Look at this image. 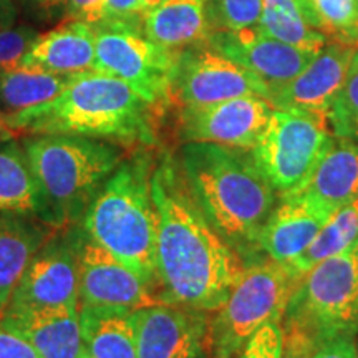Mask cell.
Here are the masks:
<instances>
[{
  "instance_id": "13",
  "label": "cell",
  "mask_w": 358,
  "mask_h": 358,
  "mask_svg": "<svg viewBox=\"0 0 358 358\" xmlns=\"http://www.w3.org/2000/svg\"><path fill=\"white\" fill-rule=\"evenodd\" d=\"M274 106L262 96H237L201 108H182L178 116V136L185 143L252 150L266 129Z\"/></svg>"
},
{
  "instance_id": "43",
  "label": "cell",
  "mask_w": 358,
  "mask_h": 358,
  "mask_svg": "<svg viewBox=\"0 0 358 358\" xmlns=\"http://www.w3.org/2000/svg\"><path fill=\"white\" fill-rule=\"evenodd\" d=\"M83 358H93V357H90V355H88V357H83Z\"/></svg>"
},
{
  "instance_id": "34",
  "label": "cell",
  "mask_w": 358,
  "mask_h": 358,
  "mask_svg": "<svg viewBox=\"0 0 358 358\" xmlns=\"http://www.w3.org/2000/svg\"><path fill=\"white\" fill-rule=\"evenodd\" d=\"M66 20H80L98 25L106 20V0H69L65 8Z\"/></svg>"
},
{
  "instance_id": "30",
  "label": "cell",
  "mask_w": 358,
  "mask_h": 358,
  "mask_svg": "<svg viewBox=\"0 0 358 358\" xmlns=\"http://www.w3.org/2000/svg\"><path fill=\"white\" fill-rule=\"evenodd\" d=\"M329 128L334 136L358 143V52L330 108Z\"/></svg>"
},
{
  "instance_id": "14",
  "label": "cell",
  "mask_w": 358,
  "mask_h": 358,
  "mask_svg": "<svg viewBox=\"0 0 358 358\" xmlns=\"http://www.w3.org/2000/svg\"><path fill=\"white\" fill-rule=\"evenodd\" d=\"M209 312L156 303L133 312L138 358H206Z\"/></svg>"
},
{
  "instance_id": "36",
  "label": "cell",
  "mask_w": 358,
  "mask_h": 358,
  "mask_svg": "<svg viewBox=\"0 0 358 358\" xmlns=\"http://www.w3.org/2000/svg\"><path fill=\"white\" fill-rule=\"evenodd\" d=\"M310 358H358L355 335H340L319 343Z\"/></svg>"
},
{
  "instance_id": "4",
  "label": "cell",
  "mask_w": 358,
  "mask_h": 358,
  "mask_svg": "<svg viewBox=\"0 0 358 358\" xmlns=\"http://www.w3.org/2000/svg\"><path fill=\"white\" fill-rule=\"evenodd\" d=\"M145 156L124 161L106 179L83 214V232L155 287L158 216Z\"/></svg>"
},
{
  "instance_id": "1",
  "label": "cell",
  "mask_w": 358,
  "mask_h": 358,
  "mask_svg": "<svg viewBox=\"0 0 358 358\" xmlns=\"http://www.w3.org/2000/svg\"><path fill=\"white\" fill-rule=\"evenodd\" d=\"M150 182L161 302L216 312L245 271L243 257L206 219L178 159L164 156Z\"/></svg>"
},
{
  "instance_id": "3",
  "label": "cell",
  "mask_w": 358,
  "mask_h": 358,
  "mask_svg": "<svg viewBox=\"0 0 358 358\" xmlns=\"http://www.w3.org/2000/svg\"><path fill=\"white\" fill-rule=\"evenodd\" d=\"M128 83L100 71L78 73L53 100L7 116L17 133L73 134L134 145L153 143L151 110Z\"/></svg>"
},
{
  "instance_id": "16",
  "label": "cell",
  "mask_w": 358,
  "mask_h": 358,
  "mask_svg": "<svg viewBox=\"0 0 358 358\" xmlns=\"http://www.w3.org/2000/svg\"><path fill=\"white\" fill-rule=\"evenodd\" d=\"M208 43L236 64L252 71L267 85L268 92L297 77L317 55V52L302 50L268 37L259 29L213 32Z\"/></svg>"
},
{
  "instance_id": "7",
  "label": "cell",
  "mask_w": 358,
  "mask_h": 358,
  "mask_svg": "<svg viewBox=\"0 0 358 358\" xmlns=\"http://www.w3.org/2000/svg\"><path fill=\"white\" fill-rule=\"evenodd\" d=\"M301 279L287 262L268 259L245 267L229 297L209 320V357H239L259 329L282 320Z\"/></svg>"
},
{
  "instance_id": "19",
  "label": "cell",
  "mask_w": 358,
  "mask_h": 358,
  "mask_svg": "<svg viewBox=\"0 0 358 358\" xmlns=\"http://www.w3.org/2000/svg\"><path fill=\"white\" fill-rule=\"evenodd\" d=\"M95 25L80 20L38 35L20 65L58 75H78L95 70Z\"/></svg>"
},
{
  "instance_id": "40",
  "label": "cell",
  "mask_w": 358,
  "mask_h": 358,
  "mask_svg": "<svg viewBox=\"0 0 358 358\" xmlns=\"http://www.w3.org/2000/svg\"><path fill=\"white\" fill-rule=\"evenodd\" d=\"M17 131L7 122V116L0 111V143L8 141Z\"/></svg>"
},
{
  "instance_id": "25",
  "label": "cell",
  "mask_w": 358,
  "mask_h": 358,
  "mask_svg": "<svg viewBox=\"0 0 358 358\" xmlns=\"http://www.w3.org/2000/svg\"><path fill=\"white\" fill-rule=\"evenodd\" d=\"M77 75H58L19 65L0 73V111L12 116L60 95Z\"/></svg>"
},
{
  "instance_id": "8",
  "label": "cell",
  "mask_w": 358,
  "mask_h": 358,
  "mask_svg": "<svg viewBox=\"0 0 358 358\" xmlns=\"http://www.w3.org/2000/svg\"><path fill=\"white\" fill-rule=\"evenodd\" d=\"M95 34V71L128 83L150 105L169 103L176 52L146 38L141 27L122 22H101Z\"/></svg>"
},
{
  "instance_id": "37",
  "label": "cell",
  "mask_w": 358,
  "mask_h": 358,
  "mask_svg": "<svg viewBox=\"0 0 358 358\" xmlns=\"http://www.w3.org/2000/svg\"><path fill=\"white\" fill-rule=\"evenodd\" d=\"M315 345L306 335L294 332V330H284V352L280 358H310Z\"/></svg>"
},
{
  "instance_id": "41",
  "label": "cell",
  "mask_w": 358,
  "mask_h": 358,
  "mask_svg": "<svg viewBox=\"0 0 358 358\" xmlns=\"http://www.w3.org/2000/svg\"><path fill=\"white\" fill-rule=\"evenodd\" d=\"M141 2H143V6H145L146 10H150V8H153V7L158 6L161 0H141Z\"/></svg>"
},
{
  "instance_id": "26",
  "label": "cell",
  "mask_w": 358,
  "mask_h": 358,
  "mask_svg": "<svg viewBox=\"0 0 358 358\" xmlns=\"http://www.w3.org/2000/svg\"><path fill=\"white\" fill-rule=\"evenodd\" d=\"M262 12L257 29L268 37L302 48L319 52L329 42L319 30L303 19L297 0H261Z\"/></svg>"
},
{
  "instance_id": "20",
  "label": "cell",
  "mask_w": 358,
  "mask_h": 358,
  "mask_svg": "<svg viewBox=\"0 0 358 358\" xmlns=\"http://www.w3.org/2000/svg\"><path fill=\"white\" fill-rule=\"evenodd\" d=\"M294 192L340 209L358 196V143L334 136L315 166ZM284 196V194H282Z\"/></svg>"
},
{
  "instance_id": "42",
  "label": "cell",
  "mask_w": 358,
  "mask_h": 358,
  "mask_svg": "<svg viewBox=\"0 0 358 358\" xmlns=\"http://www.w3.org/2000/svg\"><path fill=\"white\" fill-rule=\"evenodd\" d=\"M355 343H357V352H358V334L355 335Z\"/></svg>"
},
{
  "instance_id": "17",
  "label": "cell",
  "mask_w": 358,
  "mask_h": 358,
  "mask_svg": "<svg viewBox=\"0 0 358 358\" xmlns=\"http://www.w3.org/2000/svg\"><path fill=\"white\" fill-rule=\"evenodd\" d=\"M337 209L308 194L280 196L257 239L271 261L292 262L308 249Z\"/></svg>"
},
{
  "instance_id": "33",
  "label": "cell",
  "mask_w": 358,
  "mask_h": 358,
  "mask_svg": "<svg viewBox=\"0 0 358 358\" xmlns=\"http://www.w3.org/2000/svg\"><path fill=\"white\" fill-rule=\"evenodd\" d=\"M0 358H42L29 340L0 319Z\"/></svg>"
},
{
  "instance_id": "35",
  "label": "cell",
  "mask_w": 358,
  "mask_h": 358,
  "mask_svg": "<svg viewBox=\"0 0 358 358\" xmlns=\"http://www.w3.org/2000/svg\"><path fill=\"white\" fill-rule=\"evenodd\" d=\"M146 8L141 0H106V20L141 27Z\"/></svg>"
},
{
  "instance_id": "6",
  "label": "cell",
  "mask_w": 358,
  "mask_h": 358,
  "mask_svg": "<svg viewBox=\"0 0 358 358\" xmlns=\"http://www.w3.org/2000/svg\"><path fill=\"white\" fill-rule=\"evenodd\" d=\"M280 325L319 345L358 334V239L302 275Z\"/></svg>"
},
{
  "instance_id": "10",
  "label": "cell",
  "mask_w": 358,
  "mask_h": 358,
  "mask_svg": "<svg viewBox=\"0 0 358 358\" xmlns=\"http://www.w3.org/2000/svg\"><path fill=\"white\" fill-rule=\"evenodd\" d=\"M248 95L267 100L268 87L208 42L176 52L169 103L179 110L201 108Z\"/></svg>"
},
{
  "instance_id": "39",
  "label": "cell",
  "mask_w": 358,
  "mask_h": 358,
  "mask_svg": "<svg viewBox=\"0 0 358 358\" xmlns=\"http://www.w3.org/2000/svg\"><path fill=\"white\" fill-rule=\"evenodd\" d=\"M17 20V7L13 0H0V30L10 29Z\"/></svg>"
},
{
  "instance_id": "29",
  "label": "cell",
  "mask_w": 358,
  "mask_h": 358,
  "mask_svg": "<svg viewBox=\"0 0 358 358\" xmlns=\"http://www.w3.org/2000/svg\"><path fill=\"white\" fill-rule=\"evenodd\" d=\"M211 32H234L257 29L261 20V0H206Z\"/></svg>"
},
{
  "instance_id": "24",
  "label": "cell",
  "mask_w": 358,
  "mask_h": 358,
  "mask_svg": "<svg viewBox=\"0 0 358 358\" xmlns=\"http://www.w3.org/2000/svg\"><path fill=\"white\" fill-rule=\"evenodd\" d=\"M0 214L34 216L43 221L42 198L25 150L12 141L0 143Z\"/></svg>"
},
{
  "instance_id": "23",
  "label": "cell",
  "mask_w": 358,
  "mask_h": 358,
  "mask_svg": "<svg viewBox=\"0 0 358 358\" xmlns=\"http://www.w3.org/2000/svg\"><path fill=\"white\" fill-rule=\"evenodd\" d=\"M85 350L93 358H138L133 312L80 306Z\"/></svg>"
},
{
  "instance_id": "9",
  "label": "cell",
  "mask_w": 358,
  "mask_h": 358,
  "mask_svg": "<svg viewBox=\"0 0 358 358\" xmlns=\"http://www.w3.org/2000/svg\"><path fill=\"white\" fill-rule=\"evenodd\" d=\"M332 138L329 124L315 116L274 110L250 153L282 196L302 185Z\"/></svg>"
},
{
  "instance_id": "38",
  "label": "cell",
  "mask_w": 358,
  "mask_h": 358,
  "mask_svg": "<svg viewBox=\"0 0 358 358\" xmlns=\"http://www.w3.org/2000/svg\"><path fill=\"white\" fill-rule=\"evenodd\" d=\"M30 7L43 19H52L60 12H65L69 0H25Z\"/></svg>"
},
{
  "instance_id": "11",
  "label": "cell",
  "mask_w": 358,
  "mask_h": 358,
  "mask_svg": "<svg viewBox=\"0 0 358 358\" xmlns=\"http://www.w3.org/2000/svg\"><path fill=\"white\" fill-rule=\"evenodd\" d=\"M80 306L134 312L161 302L155 287L101 245L78 234Z\"/></svg>"
},
{
  "instance_id": "2",
  "label": "cell",
  "mask_w": 358,
  "mask_h": 358,
  "mask_svg": "<svg viewBox=\"0 0 358 358\" xmlns=\"http://www.w3.org/2000/svg\"><path fill=\"white\" fill-rule=\"evenodd\" d=\"M178 161L217 234L241 257L257 249L259 234L277 206V191L252 153L214 143H185Z\"/></svg>"
},
{
  "instance_id": "18",
  "label": "cell",
  "mask_w": 358,
  "mask_h": 358,
  "mask_svg": "<svg viewBox=\"0 0 358 358\" xmlns=\"http://www.w3.org/2000/svg\"><path fill=\"white\" fill-rule=\"evenodd\" d=\"M0 319L29 340L42 358L88 357L80 327V308H7Z\"/></svg>"
},
{
  "instance_id": "15",
  "label": "cell",
  "mask_w": 358,
  "mask_h": 358,
  "mask_svg": "<svg viewBox=\"0 0 358 358\" xmlns=\"http://www.w3.org/2000/svg\"><path fill=\"white\" fill-rule=\"evenodd\" d=\"M358 48L327 42L310 64L290 82L272 88L267 101L274 110L315 116L329 124V113L345 83Z\"/></svg>"
},
{
  "instance_id": "12",
  "label": "cell",
  "mask_w": 358,
  "mask_h": 358,
  "mask_svg": "<svg viewBox=\"0 0 358 358\" xmlns=\"http://www.w3.org/2000/svg\"><path fill=\"white\" fill-rule=\"evenodd\" d=\"M62 307H80L78 232L45 241L27 267L7 308L40 310Z\"/></svg>"
},
{
  "instance_id": "32",
  "label": "cell",
  "mask_w": 358,
  "mask_h": 358,
  "mask_svg": "<svg viewBox=\"0 0 358 358\" xmlns=\"http://www.w3.org/2000/svg\"><path fill=\"white\" fill-rule=\"evenodd\" d=\"M284 352V329L280 322H271L259 329L237 358H280Z\"/></svg>"
},
{
  "instance_id": "28",
  "label": "cell",
  "mask_w": 358,
  "mask_h": 358,
  "mask_svg": "<svg viewBox=\"0 0 358 358\" xmlns=\"http://www.w3.org/2000/svg\"><path fill=\"white\" fill-rule=\"evenodd\" d=\"M303 19L329 42L358 48V0H297Z\"/></svg>"
},
{
  "instance_id": "31",
  "label": "cell",
  "mask_w": 358,
  "mask_h": 358,
  "mask_svg": "<svg viewBox=\"0 0 358 358\" xmlns=\"http://www.w3.org/2000/svg\"><path fill=\"white\" fill-rule=\"evenodd\" d=\"M38 35L37 30L30 27H10L0 30V73L19 66Z\"/></svg>"
},
{
  "instance_id": "21",
  "label": "cell",
  "mask_w": 358,
  "mask_h": 358,
  "mask_svg": "<svg viewBox=\"0 0 358 358\" xmlns=\"http://www.w3.org/2000/svg\"><path fill=\"white\" fill-rule=\"evenodd\" d=\"M141 30L151 42L174 52L208 42L213 34L206 0H161L145 12Z\"/></svg>"
},
{
  "instance_id": "5",
  "label": "cell",
  "mask_w": 358,
  "mask_h": 358,
  "mask_svg": "<svg viewBox=\"0 0 358 358\" xmlns=\"http://www.w3.org/2000/svg\"><path fill=\"white\" fill-rule=\"evenodd\" d=\"M25 155L43 204V221L62 227L83 217L123 155L115 143L73 134H37Z\"/></svg>"
},
{
  "instance_id": "27",
  "label": "cell",
  "mask_w": 358,
  "mask_h": 358,
  "mask_svg": "<svg viewBox=\"0 0 358 358\" xmlns=\"http://www.w3.org/2000/svg\"><path fill=\"white\" fill-rule=\"evenodd\" d=\"M358 239V196L350 203L337 209L325 227L313 239L308 249L295 261L287 262L290 267L303 275L307 271L335 254L342 252Z\"/></svg>"
},
{
  "instance_id": "22",
  "label": "cell",
  "mask_w": 358,
  "mask_h": 358,
  "mask_svg": "<svg viewBox=\"0 0 358 358\" xmlns=\"http://www.w3.org/2000/svg\"><path fill=\"white\" fill-rule=\"evenodd\" d=\"M47 239V231L25 216L0 214V315Z\"/></svg>"
}]
</instances>
